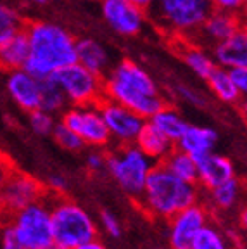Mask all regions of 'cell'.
Wrapping results in <instances>:
<instances>
[{
	"label": "cell",
	"mask_w": 247,
	"mask_h": 249,
	"mask_svg": "<svg viewBox=\"0 0 247 249\" xmlns=\"http://www.w3.org/2000/svg\"><path fill=\"white\" fill-rule=\"evenodd\" d=\"M104 97L135 111L145 120L166 104L158 82L142 64L131 59H123L107 70L104 74Z\"/></svg>",
	"instance_id": "cell-1"
},
{
	"label": "cell",
	"mask_w": 247,
	"mask_h": 249,
	"mask_svg": "<svg viewBox=\"0 0 247 249\" xmlns=\"http://www.w3.org/2000/svg\"><path fill=\"white\" fill-rule=\"evenodd\" d=\"M28 59L24 70L43 80L76 61V38L64 26L51 21L24 24Z\"/></svg>",
	"instance_id": "cell-2"
},
{
	"label": "cell",
	"mask_w": 247,
	"mask_h": 249,
	"mask_svg": "<svg viewBox=\"0 0 247 249\" xmlns=\"http://www.w3.org/2000/svg\"><path fill=\"white\" fill-rule=\"evenodd\" d=\"M201 187L175 177L162 163H154L147 175L139 206L149 216L168 220L183 208L199 201Z\"/></svg>",
	"instance_id": "cell-3"
},
{
	"label": "cell",
	"mask_w": 247,
	"mask_h": 249,
	"mask_svg": "<svg viewBox=\"0 0 247 249\" xmlns=\"http://www.w3.org/2000/svg\"><path fill=\"white\" fill-rule=\"evenodd\" d=\"M51 225L54 249H73L97 237V225L80 204L55 196L51 201Z\"/></svg>",
	"instance_id": "cell-4"
},
{
	"label": "cell",
	"mask_w": 247,
	"mask_h": 249,
	"mask_svg": "<svg viewBox=\"0 0 247 249\" xmlns=\"http://www.w3.org/2000/svg\"><path fill=\"white\" fill-rule=\"evenodd\" d=\"M211 11L209 0H156L145 12L161 30L192 36Z\"/></svg>",
	"instance_id": "cell-5"
},
{
	"label": "cell",
	"mask_w": 247,
	"mask_h": 249,
	"mask_svg": "<svg viewBox=\"0 0 247 249\" xmlns=\"http://www.w3.org/2000/svg\"><path fill=\"white\" fill-rule=\"evenodd\" d=\"M152 166L154 163L135 144L118 145L106 154V170L133 199L140 197Z\"/></svg>",
	"instance_id": "cell-6"
},
{
	"label": "cell",
	"mask_w": 247,
	"mask_h": 249,
	"mask_svg": "<svg viewBox=\"0 0 247 249\" xmlns=\"http://www.w3.org/2000/svg\"><path fill=\"white\" fill-rule=\"evenodd\" d=\"M7 223L24 249H54L51 199H47L45 196L14 213Z\"/></svg>",
	"instance_id": "cell-7"
},
{
	"label": "cell",
	"mask_w": 247,
	"mask_h": 249,
	"mask_svg": "<svg viewBox=\"0 0 247 249\" xmlns=\"http://www.w3.org/2000/svg\"><path fill=\"white\" fill-rule=\"evenodd\" d=\"M70 106L99 104L104 97V76L87 70L80 62H71L52 74Z\"/></svg>",
	"instance_id": "cell-8"
},
{
	"label": "cell",
	"mask_w": 247,
	"mask_h": 249,
	"mask_svg": "<svg viewBox=\"0 0 247 249\" xmlns=\"http://www.w3.org/2000/svg\"><path fill=\"white\" fill-rule=\"evenodd\" d=\"M61 121L83 140L85 147L104 149L111 144V137L97 104L68 106L61 113Z\"/></svg>",
	"instance_id": "cell-9"
},
{
	"label": "cell",
	"mask_w": 247,
	"mask_h": 249,
	"mask_svg": "<svg viewBox=\"0 0 247 249\" xmlns=\"http://www.w3.org/2000/svg\"><path fill=\"white\" fill-rule=\"evenodd\" d=\"M45 196V185L30 175L12 170L0 187V218L7 222L9 218L31 202Z\"/></svg>",
	"instance_id": "cell-10"
},
{
	"label": "cell",
	"mask_w": 247,
	"mask_h": 249,
	"mask_svg": "<svg viewBox=\"0 0 247 249\" xmlns=\"http://www.w3.org/2000/svg\"><path fill=\"white\" fill-rule=\"evenodd\" d=\"M97 106H99V111L102 114L111 140H114L118 145L133 144L140 128L145 123V118L106 97H102Z\"/></svg>",
	"instance_id": "cell-11"
},
{
	"label": "cell",
	"mask_w": 247,
	"mask_h": 249,
	"mask_svg": "<svg viewBox=\"0 0 247 249\" xmlns=\"http://www.w3.org/2000/svg\"><path fill=\"white\" fill-rule=\"evenodd\" d=\"M102 19L114 33L121 36H135L143 30L147 12L131 4L130 0H99Z\"/></svg>",
	"instance_id": "cell-12"
},
{
	"label": "cell",
	"mask_w": 247,
	"mask_h": 249,
	"mask_svg": "<svg viewBox=\"0 0 247 249\" xmlns=\"http://www.w3.org/2000/svg\"><path fill=\"white\" fill-rule=\"evenodd\" d=\"M209 222L208 210L197 201L190 206L183 208L171 218H168L170 223V249H190L194 237L197 232Z\"/></svg>",
	"instance_id": "cell-13"
},
{
	"label": "cell",
	"mask_w": 247,
	"mask_h": 249,
	"mask_svg": "<svg viewBox=\"0 0 247 249\" xmlns=\"http://www.w3.org/2000/svg\"><path fill=\"white\" fill-rule=\"evenodd\" d=\"M240 28H242L240 14L212 9L192 35V42L199 43V45H214V43L233 35Z\"/></svg>",
	"instance_id": "cell-14"
},
{
	"label": "cell",
	"mask_w": 247,
	"mask_h": 249,
	"mask_svg": "<svg viewBox=\"0 0 247 249\" xmlns=\"http://www.w3.org/2000/svg\"><path fill=\"white\" fill-rule=\"evenodd\" d=\"M40 78L28 73L24 68L7 71L5 90L18 107L30 113L40 104Z\"/></svg>",
	"instance_id": "cell-15"
},
{
	"label": "cell",
	"mask_w": 247,
	"mask_h": 249,
	"mask_svg": "<svg viewBox=\"0 0 247 249\" xmlns=\"http://www.w3.org/2000/svg\"><path fill=\"white\" fill-rule=\"evenodd\" d=\"M233 177H237L235 166L227 156L216 154L212 151L197 160V185L204 191H209Z\"/></svg>",
	"instance_id": "cell-16"
},
{
	"label": "cell",
	"mask_w": 247,
	"mask_h": 249,
	"mask_svg": "<svg viewBox=\"0 0 247 249\" xmlns=\"http://www.w3.org/2000/svg\"><path fill=\"white\" fill-rule=\"evenodd\" d=\"M212 59L216 66L225 70L237 66H247V31L246 28L237 30L233 35L212 45Z\"/></svg>",
	"instance_id": "cell-17"
},
{
	"label": "cell",
	"mask_w": 247,
	"mask_h": 249,
	"mask_svg": "<svg viewBox=\"0 0 247 249\" xmlns=\"http://www.w3.org/2000/svg\"><path fill=\"white\" fill-rule=\"evenodd\" d=\"M218 142L216 130L209 126H199V124H187L185 130L178 140L175 142V147L192 156L194 160H201L206 154L214 151V145Z\"/></svg>",
	"instance_id": "cell-18"
},
{
	"label": "cell",
	"mask_w": 247,
	"mask_h": 249,
	"mask_svg": "<svg viewBox=\"0 0 247 249\" xmlns=\"http://www.w3.org/2000/svg\"><path fill=\"white\" fill-rule=\"evenodd\" d=\"M76 62L101 76H104L112 66L107 47L95 38L76 40Z\"/></svg>",
	"instance_id": "cell-19"
},
{
	"label": "cell",
	"mask_w": 247,
	"mask_h": 249,
	"mask_svg": "<svg viewBox=\"0 0 247 249\" xmlns=\"http://www.w3.org/2000/svg\"><path fill=\"white\" fill-rule=\"evenodd\" d=\"M133 144H135L152 163H161L175 147L173 140H170L166 135H162V133L159 132V130H156L147 120L142 128H140L139 135H137Z\"/></svg>",
	"instance_id": "cell-20"
},
{
	"label": "cell",
	"mask_w": 247,
	"mask_h": 249,
	"mask_svg": "<svg viewBox=\"0 0 247 249\" xmlns=\"http://www.w3.org/2000/svg\"><path fill=\"white\" fill-rule=\"evenodd\" d=\"M147 121H149L156 130H159L162 135H166L170 140H173V142H176L178 137L182 135L185 126L189 124L183 120V116L180 114L178 109L171 107V106H168V104L161 106L151 118H147Z\"/></svg>",
	"instance_id": "cell-21"
},
{
	"label": "cell",
	"mask_w": 247,
	"mask_h": 249,
	"mask_svg": "<svg viewBox=\"0 0 247 249\" xmlns=\"http://www.w3.org/2000/svg\"><path fill=\"white\" fill-rule=\"evenodd\" d=\"M26 59H28V40L26 35H24V30L0 45V70L5 71V73L12 70L24 68Z\"/></svg>",
	"instance_id": "cell-22"
},
{
	"label": "cell",
	"mask_w": 247,
	"mask_h": 249,
	"mask_svg": "<svg viewBox=\"0 0 247 249\" xmlns=\"http://www.w3.org/2000/svg\"><path fill=\"white\" fill-rule=\"evenodd\" d=\"M206 83L211 89V92L225 104H237L242 99V93L228 76V70L221 66H216L206 76Z\"/></svg>",
	"instance_id": "cell-23"
},
{
	"label": "cell",
	"mask_w": 247,
	"mask_h": 249,
	"mask_svg": "<svg viewBox=\"0 0 247 249\" xmlns=\"http://www.w3.org/2000/svg\"><path fill=\"white\" fill-rule=\"evenodd\" d=\"M182 59L187 64V68L202 80H206V76L216 68V62H214L212 55L195 42L185 43L182 51Z\"/></svg>",
	"instance_id": "cell-24"
},
{
	"label": "cell",
	"mask_w": 247,
	"mask_h": 249,
	"mask_svg": "<svg viewBox=\"0 0 247 249\" xmlns=\"http://www.w3.org/2000/svg\"><path fill=\"white\" fill-rule=\"evenodd\" d=\"M168 171H171L175 177L185 180L190 183H197V161L187 152L173 147V151L161 161Z\"/></svg>",
	"instance_id": "cell-25"
},
{
	"label": "cell",
	"mask_w": 247,
	"mask_h": 249,
	"mask_svg": "<svg viewBox=\"0 0 247 249\" xmlns=\"http://www.w3.org/2000/svg\"><path fill=\"white\" fill-rule=\"evenodd\" d=\"M68 101H66L64 93L59 89L57 83L52 80L51 76L43 78L40 82V104L38 107L47 111L51 114H61L66 107H68Z\"/></svg>",
	"instance_id": "cell-26"
},
{
	"label": "cell",
	"mask_w": 247,
	"mask_h": 249,
	"mask_svg": "<svg viewBox=\"0 0 247 249\" xmlns=\"http://www.w3.org/2000/svg\"><path fill=\"white\" fill-rule=\"evenodd\" d=\"M240 191H242V183H240V180L237 177H233V178L209 189L208 192L212 206L218 208V210H230L239 201Z\"/></svg>",
	"instance_id": "cell-27"
},
{
	"label": "cell",
	"mask_w": 247,
	"mask_h": 249,
	"mask_svg": "<svg viewBox=\"0 0 247 249\" xmlns=\"http://www.w3.org/2000/svg\"><path fill=\"white\" fill-rule=\"evenodd\" d=\"M24 19L14 7L0 4V45L24 30Z\"/></svg>",
	"instance_id": "cell-28"
},
{
	"label": "cell",
	"mask_w": 247,
	"mask_h": 249,
	"mask_svg": "<svg viewBox=\"0 0 247 249\" xmlns=\"http://www.w3.org/2000/svg\"><path fill=\"white\" fill-rule=\"evenodd\" d=\"M190 249H228V242L223 233L208 222L197 232Z\"/></svg>",
	"instance_id": "cell-29"
},
{
	"label": "cell",
	"mask_w": 247,
	"mask_h": 249,
	"mask_svg": "<svg viewBox=\"0 0 247 249\" xmlns=\"http://www.w3.org/2000/svg\"><path fill=\"white\" fill-rule=\"evenodd\" d=\"M51 135H54V140L57 142L59 145H61L62 149H66V151L78 152V151H81V149L85 147L83 140H81L80 137L73 132V130L68 128L62 121H59V123L54 124V128H52Z\"/></svg>",
	"instance_id": "cell-30"
},
{
	"label": "cell",
	"mask_w": 247,
	"mask_h": 249,
	"mask_svg": "<svg viewBox=\"0 0 247 249\" xmlns=\"http://www.w3.org/2000/svg\"><path fill=\"white\" fill-rule=\"evenodd\" d=\"M28 121H30V128L36 133V135H51L52 128H54L55 120L54 114L47 113L43 109L36 107L28 113Z\"/></svg>",
	"instance_id": "cell-31"
},
{
	"label": "cell",
	"mask_w": 247,
	"mask_h": 249,
	"mask_svg": "<svg viewBox=\"0 0 247 249\" xmlns=\"http://www.w3.org/2000/svg\"><path fill=\"white\" fill-rule=\"evenodd\" d=\"M212 5V9L216 11H225L232 12V14H240L246 9L247 0H209Z\"/></svg>",
	"instance_id": "cell-32"
},
{
	"label": "cell",
	"mask_w": 247,
	"mask_h": 249,
	"mask_svg": "<svg viewBox=\"0 0 247 249\" xmlns=\"http://www.w3.org/2000/svg\"><path fill=\"white\" fill-rule=\"evenodd\" d=\"M228 76L233 82V85L239 89V92L246 93L247 92V66H237L228 70Z\"/></svg>",
	"instance_id": "cell-33"
},
{
	"label": "cell",
	"mask_w": 247,
	"mask_h": 249,
	"mask_svg": "<svg viewBox=\"0 0 247 249\" xmlns=\"http://www.w3.org/2000/svg\"><path fill=\"white\" fill-rule=\"evenodd\" d=\"M101 223H102V227H104V230L109 233V235H112V237H120V235H121V223L112 213L104 211V213H102V216H101Z\"/></svg>",
	"instance_id": "cell-34"
},
{
	"label": "cell",
	"mask_w": 247,
	"mask_h": 249,
	"mask_svg": "<svg viewBox=\"0 0 247 249\" xmlns=\"http://www.w3.org/2000/svg\"><path fill=\"white\" fill-rule=\"evenodd\" d=\"M4 225L5 227L2 230V242H0L2 249H24L23 244L19 242V239L16 237V233L11 229V225L7 222H4Z\"/></svg>",
	"instance_id": "cell-35"
},
{
	"label": "cell",
	"mask_w": 247,
	"mask_h": 249,
	"mask_svg": "<svg viewBox=\"0 0 247 249\" xmlns=\"http://www.w3.org/2000/svg\"><path fill=\"white\" fill-rule=\"evenodd\" d=\"M87 168L90 171H101L106 168V152L101 149H95L87 156Z\"/></svg>",
	"instance_id": "cell-36"
},
{
	"label": "cell",
	"mask_w": 247,
	"mask_h": 249,
	"mask_svg": "<svg viewBox=\"0 0 247 249\" xmlns=\"http://www.w3.org/2000/svg\"><path fill=\"white\" fill-rule=\"evenodd\" d=\"M178 90H180V95H182L187 102H190V104H194V106H202V104H204V99H202V95L199 92H195V90L189 89V87H178Z\"/></svg>",
	"instance_id": "cell-37"
},
{
	"label": "cell",
	"mask_w": 247,
	"mask_h": 249,
	"mask_svg": "<svg viewBox=\"0 0 247 249\" xmlns=\"http://www.w3.org/2000/svg\"><path fill=\"white\" fill-rule=\"evenodd\" d=\"M66 178L62 175H51L49 177V180H47V189H51V191H54V194H61V192H64L66 189Z\"/></svg>",
	"instance_id": "cell-38"
},
{
	"label": "cell",
	"mask_w": 247,
	"mask_h": 249,
	"mask_svg": "<svg viewBox=\"0 0 247 249\" xmlns=\"http://www.w3.org/2000/svg\"><path fill=\"white\" fill-rule=\"evenodd\" d=\"M12 170H14V168H12L11 161H9L4 154H0V187L4 185L5 178H7Z\"/></svg>",
	"instance_id": "cell-39"
},
{
	"label": "cell",
	"mask_w": 247,
	"mask_h": 249,
	"mask_svg": "<svg viewBox=\"0 0 247 249\" xmlns=\"http://www.w3.org/2000/svg\"><path fill=\"white\" fill-rule=\"evenodd\" d=\"M73 249H107V248L95 237V239H90V241L83 242V244L76 246V248H73Z\"/></svg>",
	"instance_id": "cell-40"
},
{
	"label": "cell",
	"mask_w": 247,
	"mask_h": 249,
	"mask_svg": "<svg viewBox=\"0 0 247 249\" xmlns=\"http://www.w3.org/2000/svg\"><path fill=\"white\" fill-rule=\"evenodd\" d=\"M131 4H135L137 7H140V9H143V11H147V9L151 7L152 4H154L156 0H130Z\"/></svg>",
	"instance_id": "cell-41"
},
{
	"label": "cell",
	"mask_w": 247,
	"mask_h": 249,
	"mask_svg": "<svg viewBox=\"0 0 247 249\" xmlns=\"http://www.w3.org/2000/svg\"><path fill=\"white\" fill-rule=\"evenodd\" d=\"M26 4L31 7H43V5L49 4V0H26Z\"/></svg>",
	"instance_id": "cell-42"
},
{
	"label": "cell",
	"mask_w": 247,
	"mask_h": 249,
	"mask_svg": "<svg viewBox=\"0 0 247 249\" xmlns=\"http://www.w3.org/2000/svg\"><path fill=\"white\" fill-rule=\"evenodd\" d=\"M85 2H99V0H85Z\"/></svg>",
	"instance_id": "cell-43"
}]
</instances>
